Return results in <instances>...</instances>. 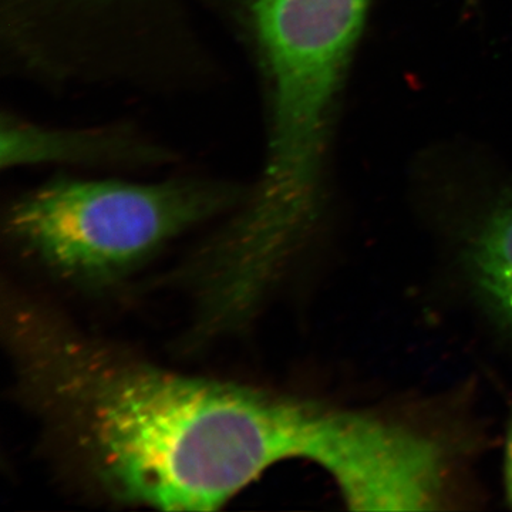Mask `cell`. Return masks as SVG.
I'll use <instances>...</instances> for the list:
<instances>
[{
  "label": "cell",
  "mask_w": 512,
  "mask_h": 512,
  "mask_svg": "<svg viewBox=\"0 0 512 512\" xmlns=\"http://www.w3.org/2000/svg\"><path fill=\"white\" fill-rule=\"evenodd\" d=\"M2 328L18 399L70 476L116 504L215 511L305 460L320 404L173 372L10 291Z\"/></svg>",
  "instance_id": "cell-1"
},
{
  "label": "cell",
  "mask_w": 512,
  "mask_h": 512,
  "mask_svg": "<svg viewBox=\"0 0 512 512\" xmlns=\"http://www.w3.org/2000/svg\"><path fill=\"white\" fill-rule=\"evenodd\" d=\"M370 2L252 0L271 86L268 158L251 202L212 244L238 284L274 285L315 221L330 121Z\"/></svg>",
  "instance_id": "cell-2"
},
{
  "label": "cell",
  "mask_w": 512,
  "mask_h": 512,
  "mask_svg": "<svg viewBox=\"0 0 512 512\" xmlns=\"http://www.w3.org/2000/svg\"><path fill=\"white\" fill-rule=\"evenodd\" d=\"M225 185L56 180L10 207L13 244L70 284H113L235 201Z\"/></svg>",
  "instance_id": "cell-3"
},
{
  "label": "cell",
  "mask_w": 512,
  "mask_h": 512,
  "mask_svg": "<svg viewBox=\"0 0 512 512\" xmlns=\"http://www.w3.org/2000/svg\"><path fill=\"white\" fill-rule=\"evenodd\" d=\"M124 150H128L127 144L113 134L47 130L16 120H3L0 133V163L3 168L106 160Z\"/></svg>",
  "instance_id": "cell-4"
},
{
  "label": "cell",
  "mask_w": 512,
  "mask_h": 512,
  "mask_svg": "<svg viewBox=\"0 0 512 512\" xmlns=\"http://www.w3.org/2000/svg\"><path fill=\"white\" fill-rule=\"evenodd\" d=\"M478 284L512 325V198L491 214L474 248Z\"/></svg>",
  "instance_id": "cell-5"
},
{
  "label": "cell",
  "mask_w": 512,
  "mask_h": 512,
  "mask_svg": "<svg viewBox=\"0 0 512 512\" xmlns=\"http://www.w3.org/2000/svg\"><path fill=\"white\" fill-rule=\"evenodd\" d=\"M505 488H507L508 501L512 507V420L508 429L507 447H505Z\"/></svg>",
  "instance_id": "cell-6"
}]
</instances>
